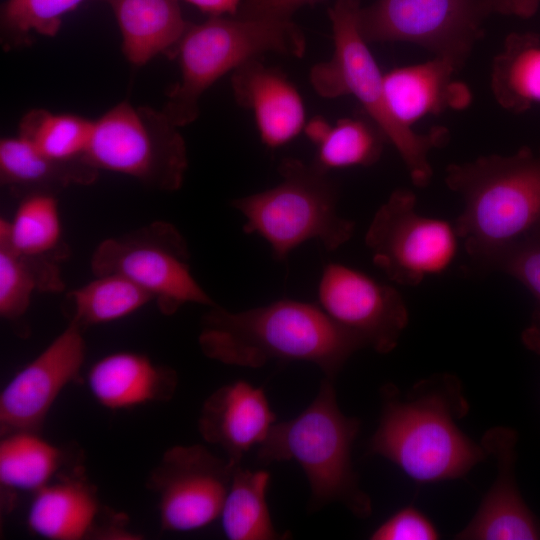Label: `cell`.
Returning a JSON list of instances; mask_svg holds the SVG:
<instances>
[{
    "label": "cell",
    "instance_id": "cell-1",
    "mask_svg": "<svg viewBox=\"0 0 540 540\" xmlns=\"http://www.w3.org/2000/svg\"><path fill=\"white\" fill-rule=\"evenodd\" d=\"M202 353L226 365L260 368L272 360L308 362L333 380L364 344L319 305L282 299L231 312L217 304L201 320Z\"/></svg>",
    "mask_w": 540,
    "mask_h": 540
},
{
    "label": "cell",
    "instance_id": "cell-2",
    "mask_svg": "<svg viewBox=\"0 0 540 540\" xmlns=\"http://www.w3.org/2000/svg\"><path fill=\"white\" fill-rule=\"evenodd\" d=\"M379 425L369 450L397 465L411 479L434 483L463 477L487 451L468 438L456 419L467 411L454 377L423 381L406 398L384 389Z\"/></svg>",
    "mask_w": 540,
    "mask_h": 540
},
{
    "label": "cell",
    "instance_id": "cell-3",
    "mask_svg": "<svg viewBox=\"0 0 540 540\" xmlns=\"http://www.w3.org/2000/svg\"><path fill=\"white\" fill-rule=\"evenodd\" d=\"M445 183L463 202L457 236L479 262L491 266L514 244L540 234V147L450 164Z\"/></svg>",
    "mask_w": 540,
    "mask_h": 540
},
{
    "label": "cell",
    "instance_id": "cell-4",
    "mask_svg": "<svg viewBox=\"0 0 540 540\" xmlns=\"http://www.w3.org/2000/svg\"><path fill=\"white\" fill-rule=\"evenodd\" d=\"M360 422L340 410L333 380L325 378L317 396L295 418L275 423L257 447L263 463L294 460L310 487L311 511L337 502L359 518L372 512L369 496L353 469L351 451Z\"/></svg>",
    "mask_w": 540,
    "mask_h": 540
},
{
    "label": "cell",
    "instance_id": "cell-5",
    "mask_svg": "<svg viewBox=\"0 0 540 540\" xmlns=\"http://www.w3.org/2000/svg\"><path fill=\"white\" fill-rule=\"evenodd\" d=\"M361 7L360 0H335L328 8L333 54L328 61L312 67L310 83L315 92L324 98L354 96L365 115L397 150L413 184L426 187L433 175L429 153L447 142L448 131L437 127L427 133H419L393 115L384 91V74L359 29Z\"/></svg>",
    "mask_w": 540,
    "mask_h": 540
},
{
    "label": "cell",
    "instance_id": "cell-6",
    "mask_svg": "<svg viewBox=\"0 0 540 540\" xmlns=\"http://www.w3.org/2000/svg\"><path fill=\"white\" fill-rule=\"evenodd\" d=\"M305 51V35L293 20L214 16L189 23L172 56L179 64L180 81L161 110L177 127L188 125L199 115L203 93L226 73L264 53L302 58Z\"/></svg>",
    "mask_w": 540,
    "mask_h": 540
},
{
    "label": "cell",
    "instance_id": "cell-7",
    "mask_svg": "<svg viewBox=\"0 0 540 540\" xmlns=\"http://www.w3.org/2000/svg\"><path fill=\"white\" fill-rule=\"evenodd\" d=\"M278 172L274 187L231 202L246 234L265 239L278 261L309 240L334 251L351 239L355 223L337 212L339 187L329 172L296 158L283 159Z\"/></svg>",
    "mask_w": 540,
    "mask_h": 540
},
{
    "label": "cell",
    "instance_id": "cell-8",
    "mask_svg": "<svg viewBox=\"0 0 540 540\" xmlns=\"http://www.w3.org/2000/svg\"><path fill=\"white\" fill-rule=\"evenodd\" d=\"M178 129L162 110L123 101L94 121L86 159L98 171L175 191L188 168L186 144Z\"/></svg>",
    "mask_w": 540,
    "mask_h": 540
},
{
    "label": "cell",
    "instance_id": "cell-9",
    "mask_svg": "<svg viewBox=\"0 0 540 540\" xmlns=\"http://www.w3.org/2000/svg\"><path fill=\"white\" fill-rule=\"evenodd\" d=\"M91 269L94 275L118 274L134 282L167 315L188 303L215 305L191 272L184 237L167 222L105 239L92 254Z\"/></svg>",
    "mask_w": 540,
    "mask_h": 540
},
{
    "label": "cell",
    "instance_id": "cell-10",
    "mask_svg": "<svg viewBox=\"0 0 540 540\" xmlns=\"http://www.w3.org/2000/svg\"><path fill=\"white\" fill-rule=\"evenodd\" d=\"M489 15L485 0H375L360 8L358 24L368 43H411L459 71Z\"/></svg>",
    "mask_w": 540,
    "mask_h": 540
},
{
    "label": "cell",
    "instance_id": "cell-11",
    "mask_svg": "<svg viewBox=\"0 0 540 540\" xmlns=\"http://www.w3.org/2000/svg\"><path fill=\"white\" fill-rule=\"evenodd\" d=\"M416 202L411 190H394L374 214L365 235L373 263L402 286H417L443 272L457 252L454 225L421 215Z\"/></svg>",
    "mask_w": 540,
    "mask_h": 540
},
{
    "label": "cell",
    "instance_id": "cell-12",
    "mask_svg": "<svg viewBox=\"0 0 540 540\" xmlns=\"http://www.w3.org/2000/svg\"><path fill=\"white\" fill-rule=\"evenodd\" d=\"M235 467L201 444L168 448L147 478L162 530L193 531L219 518Z\"/></svg>",
    "mask_w": 540,
    "mask_h": 540
},
{
    "label": "cell",
    "instance_id": "cell-13",
    "mask_svg": "<svg viewBox=\"0 0 540 540\" xmlns=\"http://www.w3.org/2000/svg\"><path fill=\"white\" fill-rule=\"evenodd\" d=\"M317 298L332 321L378 353L391 352L408 324L407 306L394 287L340 263L323 268Z\"/></svg>",
    "mask_w": 540,
    "mask_h": 540
},
{
    "label": "cell",
    "instance_id": "cell-14",
    "mask_svg": "<svg viewBox=\"0 0 540 540\" xmlns=\"http://www.w3.org/2000/svg\"><path fill=\"white\" fill-rule=\"evenodd\" d=\"M86 351L83 329L69 323L20 369L0 394L1 434L39 433L60 393L79 377Z\"/></svg>",
    "mask_w": 540,
    "mask_h": 540
},
{
    "label": "cell",
    "instance_id": "cell-15",
    "mask_svg": "<svg viewBox=\"0 0 540 540\" xmlns=\"http://www.w3.org/2000/svg\"><path fill=\"white\" fill-rule=\"evenodd\" d=\"M516 442V433L506 427H494L485 433L481 445L488 456L494 455L496 459V478L478 511L456 539H540V525L515 480Z\"/></svg>",
    "mask_w": 540,
    "mask_h": 540
},
{
    "label": "cell",
    "instance_id": "cell-16",
    "mask_svg": "<svg viewBox=\"0 0 540 540\" xmlns=\"http://www.w3.org/2000/svg\"><path fill=\"white\" fill-rule=\"evenodd\" d=\"M276 423L262 387L244 380L225 384L204 401L197 427L202 438L219 446L233 466L258 446Z\"/></svg>",
    "mask_w": 540,
    "mask_h": 540
},
{
    "label": "cell",
    "instance_id": "cell-17",
    "mask_svg": "<svg viewBox=\"0 0 540 540\" xmlns=\"http://www.w3.org/2000/svg\"><path fill=\"white\" fill-rule=\"evenodd\" d=\"M231 86L236 103L252 112L267 147L283 146L304 129L302 96L280 70L253 58L232 72Z\"/></svg>",
    "mask_w": 540,
    "mask_h": 540
},
{
    "label": "cell",
    "instance_id": "cell-18",
    "mask_svg": "<svg viewBox=\"0 0 540 540\" xmlns=\"http://www.w3.org/2000/svg\"><path fill=\"white\" fill-rule=\"evenodd\" d=\"M106 511L83 473L52 480L33 493L27 513L31 532L50 540L96 538Z\"/></svg>",
    "mask_w": 540,
    "mask_h": 540
},
{
    "label": "cell",
    "instance_id": "cell-19",
    "mask_svg": "<svg viewBox=\"0 0 540 540\" xmlns=\"http://www.w3.org/2000/svg\"><path fill=\"white\" fill-rule=\"evenodd\" d=\"M178 377L169 367L130 351L108 354L93 364L87 374L92 396L110 410L132 408L170 400Z\"/></svg>",
    "mask_w": 540,
    "mask_h": 540
},
{
    "label": "cell",
    "instance_id": "cell-20",
    "mask_svg": "<svg viewBox=\"0 0 540 540\" xmlns=\"http://www.w3.org/2000/svg\"><path fill=\"white\" fill-rule=\"evenodd\" d=\"M457 71L448 60L433 57L385 73L384 91L393 115L412 127L427 115L465 107L470 102V93L465 85L453 80Z\"/></svg>",
    "mask_w": 540,
    "mask_h": 540
},
{
    "label": "cell",
    "instance_id": "cell-21",
    "mask_svg": "<svg viewBox=\"0 0 540 540\" xmlns=\"http://www.w3.org/2000/svg\"><path fill=\"white\" fill-rule=\"evenodd\" d=\"M112 9L122 36L123 53L136 66L159 54L173 56L189 22L180 0H101Z\"/></svg>",
    "mask_w": 540,
    "mask_h": 540
},
{
    "label": "cell",
    "instance_id": "cell-22",
    "mask_svg": "<svg viewBox=\"0 0 540 540\" xmlns=\"http://www.w3.org/2000/svg\"><path fill=\"white\" fill-rule=\"evenodd\" d=\"M490 86L496 102L520 114L540 104V35L510 33L495 56Z\"/></svg>",
    "mask_w": 540,
    "mask_h": 540
},
{
    "label": "cell",
    "instance_id": "cell-23",
    "mask_svg": "<svg viewBox=\"0 0 540 540\" xmlns=\"http://www.w3.org/2000/svg\"><path fill=\"white\" fill-rule=\"evenodd\" d=\"M304 131L317 147L313 163L327 172L371 166L380 159L388 142L368 116L342 118L334 124L322 117H315L305 124Z\"/></svg>",
    "mask_w": 540,
    "mask_h": 540
},
{
    "label": "cell",
    "instance_id": "cell-24",
    "mask_svg": "<svg viewBox=\"0 0 540 540\" xmlns=\"http://www.w3.org/2000/svg\"><path fill=\"white\" fill-rule=\"evenodd\" d=\"M97 173L98 170L87 161L62 163L51 160L19 135L0 141L1 182L14 188L51 192V188L90 184Z\"/></svg>",
    "mask_w": 540,
    "mask_h": 540
},
{
    "label": "cell",
    "instance_id": "cell-25",
    "mask_svg": "<svg viewBox=\"0 0 540 540\" xmlns=\"http://www.w3.org/2000/svg\"><path fill=\"white\" fill-rule=\"evenodd\" d=\"M0 242L25 257L60 258L62 222L54 195L51 192L28 194L10 220L1 219Z\"/></svg>",
    "mask_w": 540,
    "mask_h": 540
},
{
    "label": "cell",
    "instance_id": "cell-26",
    "mask_svg": "<svg viewBox=\"0 0 540 540\" xmlns=\"http://www.w3.org/2000/svg\"><path fill=\"white\" fill-rule=\"evenodd\" d=\"M270 474L234 468L219 518L229 540H276L286 538L276 531L266 502Z\"/></svg>",
    "mask_w": 540,
    "mask_h": 540
},
{
    "label": "cell",
    "instance_id": "cell-27",
    "mask_svg": "<svg viewBox=\"0 0 540 540\" xmlns=\"http://www.w3.org/2000/svg\"><path fill=\"white\" fill-rule=\"evenodd\" d=\"M63 459L62 450L37 432L5 434L0 441L1 486L34 493L53 480Z\"/></svg>",
    "mask_w": 540,
    "mask_h": 540
},
{
    "label": "cell",
    "instance_id": "cell-28",
    "mask_svg": "<svg viewBox=\"0 0 540 540\" xmlns=\"http://www.w3.org/2000/svg\"><path fill=\"white\" fill-rule=\"evenodd\" d=\"M94 276L68 295L72 308L69 323L83 330L125 318L153 300L145 290L121 275Z\"/></svg>",
    "mask_w": 540,
    "mask_h": 540
},
{
    "label": "cell",
    "instance_id": "cell-29",
    "mask_svg": "<svg viewBox=\"0 0 540 540\" xmlns=\"http://www.w3.org/2000/svg\"><path fill=\"white\" fill-rule=\"evenodd\" d=\"M64 288L56 260L22 256L0 242V315L18 322L26 314L36 290Z\"/></svg>",
    "mask_w": 540,
    "mask_h": 540
},
{
    "label": "cell",
    "instance_id": "cell-30",
    "mask_svg": "<svg viewBox=\"0 0 540 540\" xmlns=\"http://www.w3.org/2000/svg\"><path fill=\"white\" fill-rule=\"evenodd\" d=\"M93 126L78 115L33 109L22 117L18 135L51 160L75 163L87 161Z\"/></svg>",
    "mask_w": 540,
    "mask_h": 540
},
{
    "label": "cell",
    "instance_id": "cell-31",
    "mask_svg": "<svg viewBox=\"0 0 540 540\" xmlns=\"http://www.w3.org/2000/svg\"><path fill=\"white\" fill-rule=\"evenodd\" d=\"M86 0H7L1 9V35L7 47L29 43L30 35L54 36L63 17Z\"/></svg>",
    "mask_w": 540,
    "mask_h": 540
},
{
    "label": "cell",
    "instance_id": "cell-32",
    "mask_svg": "<svg viewBox=\"0 0 540 540\" xmlns=\"http://www.w3.org/2000/svg\"><path fill=\"white\" fill-rule=\"evenodd\" d=\"M491 266L518 280L540 304V234L514 244Z\"/></svg>",
    "mask_w": 540,
    "mask_h": 540
},
{
    "label": "cell",
    "instance_id": "cell-33",
    "mask_svg": "<svg viewBox=\"0 0 540 540\" xmlns=\"http://www.w3.org/2000/svg\"><path fill=\"white\" fill-rule=\"evenodd\" d=\"M439 533L418 509L407 506L384 521L370 536L372 540H435Z\"/></svg>",
    "mask_w": 540,
    "mask_h": 540
},
{
    "label": "cell",
    "instance_id": "cell-34",
    "mask_svg": "<svg viewBox=\"0 0 540 540\" xmlns=\"http://www.w3.org/2000/svg\"><path fill=\"white\" fill-rule=\"evenodd\" d=\"M324 1L326 0H242L235 16L244 19L290 21L301 7Z\"/></svg>",
    "mask_w": 540,
    "mask_h": 540
},
{
    "label": "cell",
    "instance_id": "cell-35",
    "mask_svg": "<svg viewBox=\"0 0 540 540\" xmlns=\"http://www.w3.org/2000/svg\"><path fill=\"white\" fill-rule=\"evenodd\" d=\"M485 4L490 15L530 18L538 11L540 0H485Z\"/></svg>",
    "mask_w": 540,
    "mask_h": 540
},
{
    "label": "cell",
    "instance_id": "cell-36",
    "mask_svg": "<svg viewBox=\"0 0 540 540\" xmlns=\"http://www.w3.org/2000/svg\"><path fill=\"white\" fill-rule=\"evenodd\" d=\"M201 12L214 16H235L240 8L242 0H184Z\"/></svg>",
    "mask_w": 540,
    "mask_h": 540
},
{
    "label": "cell",
    "instance_id": "cell-37",
    "mask_svg": "<svg viewBox=\"0 0 540 540\" xmlns=\"http://www.w3.org/2000/svg\"><path fill=\"white\" fill-rule=\"evenodd\" d=\"M523 341L531 350L540 352V320L526 329Z\"/></svg>",
    "mask_w": 540,
    "mask_h": 540
}]
</instances>
